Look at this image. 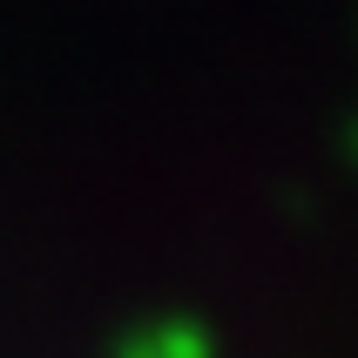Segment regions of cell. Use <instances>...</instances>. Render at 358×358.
Returning a JSON list of instances; mask_svg holds the SVG:
<instances>
[{
	"instance_id": "obj_1",
	"label": "cell",
	"mask_w": 358,
	"mask_h": 358,
	"mask_svg": "<svg viewBox=\"0 0 358 358\" xmlns=\"http://www.w3.org/2000/svg\"><path fill=\"white\" fill-rule=\"evenodd\" d=\"M108 358H217V331L189 311H156V318L129 324Z\"/></svg>"
}]
</instances>
